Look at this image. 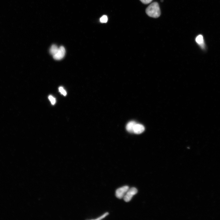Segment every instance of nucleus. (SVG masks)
I'll use <instances>...</instances> for the list:
<instances>
[{
    "instance_id": "obj_14",
    "label": "nucleus",
    "mask_w": 220,
    "mask_h": 220,
    "mask_svg": "<svg viewBox=\"0 0 220 220\" xmlns=\"http://www.w3.org/2000/svg\"><path fill=\"white\" fill-rule=\"evenodd\" d=\"M161 1V2H163V0H161V1Z\"/></svg>"
},
{
    "instance_id": "obj_2",
    "label": "nucleus",
    "mask_w": 220,
    "mask_h": 220,
    "mask_svg": "<svg viewBox=\"0 0 220 220\" xmlns=\"http://www.w3.org/2000/svg\"><path fill=\"white\" fill-rule=\"evenodd\" d=\"M137 192L138 190L136 188L133 187L129 188L123 198L124 201L126 202L130 201L133 196Z\"/></svg>"
},
{
    "instance_id": "obj_3",
    "label": "nucleus",
    "mask_w": 220,
    "mask_h": 220,
    "mask_svg": "<svg viewBox=\"0 0 220 220\" xmlns=\"http://www.w3.org/2000/svg\"><path fill=\"white\" fill-rule=\"evenodd\" d=\"M129 189L128 186H125L117 189L116 191V197L119 199L123 198Z\"/></svg>"
},
{
    "instance_id": "obj_5",
    "label": "nucleus",
    "mask_w": 220,
    "mask_h": 220,
    "mask_svg": "<svg viewBox=\"0 0 220 220\" xmlns=\"http://www.w3.org/2000/svg\"><path fill=\"white\" fill-rule=\"evenodd\" d=\"M145 130V127L142 125L136 124L134 128V133L139 134L143 133Z\"/></svg>"
},
{
    "instance_id": "obj_8",
    "label": "nucleus",
    "mask_w": 220,
    "mask_h": 220,
    "mask_svg": "<svg viewBox=\"0 0 220 220\" xmlns=\"http://www.w3.org/2000/svg\"><path fill=\"white\" fill-rule=\"evenodd\" d=\"M59 49V48L57 45L53 44L52 45L50 49V52L53 56L58 52Z\"/></svg>"
},
{
    "instance_id": "obj_11",
    "label": "nucleus",
    "mask_w": 220,
    "mask_h": 220,
    "mask_svg": "<svg viewBox=\"0 0 220 220\" xmlns=\"http://www.w3.org/2000/svg\"><path fill=\"white\" fill-rule=\"evenodd\" d=\"M59 90L60 92L64 95L66 96L67 95V92L63 87H60L59 88Z\"/></svg>"
},
{
    "instance_id": "obj_12",
    "label": "nucleus",
    "mask_w": 220,
    "mask_h": 220,
    "mask_svg": "<svg viewBox=\"0 0 220 220\" xmlns=\"http://www.w3.org/2000/svg\"><path fill=\"white\" fill-rule=\"evenodd\" d=\"M49 99L50 100L51 104L52 105H54L56 102V100L51 95H50L49 96Z\"/></svg>"
},
{
    "instance_id": "obj_9",
    "label": "nucleus",
    "mask_w": 220,
    "mask_h": 220,
    "mask_svg": "<svg viewBox=\"0 0 220 220\" xmlns=\"http://www.w3.org/2000/svg\"><path fill=\"white\" fill-rule=\"evenodd\" d=\"M108 21V17L105 15L102 16L100 19V22L101 23H106Z\"/></svg>"
},
{
    "instance_id": "obj_4",
    "label": "nucleus",
    "mask_w": 220,
    "mask_h": 220,
    "mask_svg": "<svg viewBox=\"0 0 220 220\" xmlns=\"http://www.w3.org/2000/svg\"><path fill=\"white\" fill-rule=\"evenodd\" d=\"M66 53L65 48L64 46H61L59 48L58 52L53 56V58L57 60H61L65 57Z\"/></svg>"
},
{
    "instance_id": "obj_7",
    "label": "nucleus",
    "mask_w": 220,
    "mask_h": 220,
    "mask_svg": "<svg viewBox=\"0 0 220 220\" xmlns=\"http://www.w3.org/2000/svg\"><path fill=\"white\" fill-rule=\"evenodd\" d=\"M196 41L202 48H204L205 43L203 37L202 35H200L198 36L196 38Z\"/></svg>"
},
{
    "instance_id": "obj_6",
    "label": "nucleus",
    "mask_w": 220,
    "mask_h": 220,
    "mask_svg": "<svg viewBox=\"0 0 220 220\" xmlns=\"http://www.w3.org/2000/svg\"><path fill=\"white\" fill-rule=\"evenodd\" d=\"M136 123L135 121H131L127 125L126 128L127 131L131 133H134V129Z\"/></svg>"
},
{
    "instance_id": "obj_10",
    "label": "nucleus",
    "mask_w": 220,
    "mask_h": 220,
    "mask_svg": "<svg viewBox=\"0 0 220 220\" xmlns=\"http://www.w3.org/2000/svg\"><path fill=\"white\" fill-rule=\"evenodd\" d=\"M109 214V213L108 212H106L104 214H103V215H101V216L98 217V218H97L96 219H95L94 220H100L102 219L105 217L107 216Z\"/></svg>"
},
{
    "instance_id": "obj_1",
    "label": "nucleus",
    "mask_w": 220,
    "mask_h": 220,
    "mask_svg": "<svg viewBox=\"0 0 220 220\" xmlns=\"http://www.w3.org/2000/svg\"><path fill=\"white\" fill-rule=\"evenodd\" d=\"M146 12L150 17L155 18L159 17L161 12L158 4L156 2L151 4L146 9Z\"/></svg>"
},
{
    "instance_id": "obj_13",
    "label": "nucleus",
    "mask_w": 220,
    "mask_h": 220,
    "mask_svg": "<svg viewBox=\"0 0 220 220\" xmlns=\"http://www.w3.org/2000/svg\"><path fill=\"white\" fill-rule=\"evenodd\" d=\"M140 1L144 4H148L151 3L153 0H140Z\"/></svg>"
}]
</instances>
